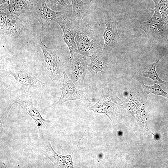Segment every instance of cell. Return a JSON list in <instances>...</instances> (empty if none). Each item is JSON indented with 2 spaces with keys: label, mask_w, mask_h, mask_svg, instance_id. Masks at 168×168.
<instances>
[{
  "label": "cell",
  "mask_w": 168,
  "mask_h": 168,
  "mask_svg": "<svg viewBox=\"0 0 168 168\" xmlns=\"http://www.w3.org/2000/svg\"><path fill=\"white\" fill-rule=\"evenodd\" d=\"M155 4L154 9L161 14L162 20L166 24L168 22V0H152Z\"/></svg>",
  "instance_id": "ffe728a7"
},
{
  "label": "cell",
  "mask_w": 168,
  "mask_h": 168,
  "mask_svg": "<svg viewBox=\"0 0 168 168\" xmlns=\"http://www.w3.org/2000/svg\"><path fill=\"white\" fill-rule=\"evenodd\" d=\"M7 13L5 12L3 10L0 12V34L4 35L5 28L7 20Z\"/></svg>",
  "instance_id": "44dd1931"
},
{
  "label": "cell",
  "mask_w": 168,
  "mask_h": 168,
  "mask_svg": "<svg viewBox=\"0 0 168 168\" xmlns=\"http://www.w3.org/2000/svg\"><path fill=\"white\" fill-rule=\"evenodd\" d=\"M73 22L78 52L88 57L102 52L100 35L95 29L98 24H88L82 21Z\"/></svg>",
  "instance_id": "6da1fadb"
},
{
  "label": "cell",
  "mask_w": 168,
  "mask_h": 168,
  "mask_svg": "<svg viewBox=\"0 0 168 168\" xmlns=\"http://www.w3.org/2000/svg\"><path fill=\"white\" fill-rule=\"evenodd\" d=\"M72 8V13L70 20L76 22L82 21L89 12L88 3L82 0H70Z\"/></svg>",
  "instance_id": "5bb4252c"
},
{
  "label": "cell",
  "mask_w": 168,
  "mask_h": 168,
  "mask_svg": "<svg viewBox=\"0 0 168 168\" xmlns=\"http://www.w3.org/2000/svg\"><path fill=\"white\" fill-rule=\"evenodd\" d=\"M154 12L152 17L146 21H139V27L146 34L150 42L154 43L167 39L166 25L162 21L161 14L157 10Z\"/></svg>",
  "instance_id": "5b68a950"
},
{
  "label": "cell",
  "mask_w": 168,
  "mask_h": 168,
  "mask_svg": "<svg viewBox=\"0 0 168 168\" xmlns=\"http://www.w3.org/2000/svg\"><path fill=\"white\" fill-rule=\"evenodd\" d=\"M105 21L101 25L104 24L106 28L102 35L104 40L102 52L105 54L110 53L114 48L119 45L122 43L117 29V19L108 12L105 11L104 14Z\"/></svg>",
  "instance_id": "8992f818"
},
{
  "label": "cell",
  "mask_w": 168,
  "mask_h": 168,
  "mask_svg": "<svg viewBox=\"0 0 168 168\" xmlns=\"http://www.w3.org/2000/svg\"><path fill=\"white\" fill-rule=\"evenodd\" d=\"M63 75L62 87L61 88L62 91L61 96L57 104L61 105L68 101L81 100H86L85 96L83 91L76 85L68 78L65 71L63 69Z\"/></svg>",
  "instance_id": "30bf717a"
},
{
  "label": "cell",
  "mask_w": 168,
  "mask_h": 168,
  "mask_svg": "<svg viewBox=\"0 0 168 168\" xmlns=\"http://www.w3.org/2000/svg\"><path fill=\"white\" fill-rule=\"evenodd\" d=\"M123 106V102L113 91L104 90L98 102L89 109L95 113L106 114L114 123L117 111Z\"/></svg>",
  "instance_id": "3957f363"
},
{
  "label": "cell",
  "mask_w": 168,
  "mask_h": 168,
  "mask_svg": "<svg viewBox=\"0 0 168 168\" xmlns=\"http://www.w3.org/2000/svg\"><path fill=\"white\" fill-rule=\"evenodd\" d=\"M29 1L32 4H33L36 3L38 0H29Z\"/></svg>",
  "instance_id": "603a6c76"
},
{
  "label": "cell",
  "mask_w": 168,
  "mask_h": 168,
  "mask_svg": "<svg viewBox=\"0 0 168 168\" xmlns=\"http://www.w3.org/2000/svg\"><path fill=\"white\" fill-rule=\"evenodd\" d=\"M137 80L141 84L144 92L147 94L152 93L156 96H161L168 98V93L165 92L157 84L154 82L153 85L148 86L145 85L143 81L140 79L137 78Z\"/></svg>",
  "instance_id": "d6986e66"
},
{
  "label": "cell",
  "mask_w": 168,
  "mask_h": 168,
  "mask_svg": "<svg viewBox=\"0 0 168 168\" xmlns=\"http://www.w3.org/2000/svg\"><path fill=\"white\" fill-rule=\"evenodd\" d=\"M37 147L39 152L47 157L57 167L74 168L72 155L62 156L56 152L48 139L44 138L40 139Z\"/></svg>",
  "instance_id": "ba28073f"
},
{
  "label": "cell",
  "mask_w": 168,
  "mask_h": 168,
  "mask_svg": "<svg viewBox=\"0 0 168 168\" xmlns=\"http://www.w3.org/2000/svg\"><path fill=\"white\" fill-rule=\"evenodd\" d=\"M10 74L28 90H40L45 88V83L38 79L31 72L26 70L11 71Z\"/></svg>",
  "instance_id": "8fae6325"
},
{
  "label": "cell",
  "mask_w": 168,
  "mask_h": 168,
  "mask_svg": "<svg viewBox=\"0 0 168 168\" xmlns=\"http://www.w3.org/2000/svg\"><path fill=\"white\" fill-rule=\"evenodd\" d=\"M77 52L70 61L72 67L71 78L76 85L79 86L83 84L84 77L88 69L86 56Z\"/></svg>",
  "instance_id": "7c38bea8"
},
{
  "label": "cell",
  "mask_w": 168,
  "mask_h": 168,
  "mask_svg": "<svg viewBox=\"0 0 168 168\" xmlns=\"http://www.w3.org/2000/svg\"><path fill=\"white\" fill-rule=\"evenodd\" d=\"M60 26L63 32L62 39L69 49L70 61L75 53L78 52L75 41L76 29L73 22L70 20L66 14H62L54 21Z\"/></svg>",
  "instance_id": "9c48e42d"
},
{
  "label": "cell",
  "mask_w": 168,
  "mask_h": 168,
  "mask_svg": "<svg viewBox=\"0 0 168 168\" xmlns=\"http://www.w3.org/2000/svg\"><path fill=\"white\" fill-rule=\"evenodd\" d=\"M24 27L23 22L19 16L9 12L7 13L4 35L16 37L20 34Z\"/></svg>",
  "instance_id": "4fadbf2b"
},
{
  "label": "cell",
  "mask_w": 168,
  "mask_h": 168,
  "mask_svg": "<svg viewBox=\"0 0 168 168\" xmlns=\"http://www.w3.org/2000/svg\"><path fill=\"white\" fill-rule=\"evenodd\" d=\"M64 13L62 11H56L50 8L45 0H38L26 14L36 19L44 30L49 29L52 22Z\"/></svg>",
  "instance_id": "52a82bcc"
},
{
  "label": "cell",
  "mask_w": 168,
  "mask_h": 168,
  "mask_svg": "<svg viewBox=\"0 0 168 168\" xmlns=\"http://www.w3.org/2000/svg\"><path fill=\"white\" fill-rule=\"evenodd\" d=\"M11 0H0V11L4 10L5 9L8 10Z\"/></svg>",
  "instance_id": "7402d4cb"
},
{
  "label": "cell",
  "mask_w": 168,
  "mask_h": 168,
  "mask_svg": "<svg viewBox=\"0 0 168 168\" xmlns=\"http://www.w3.org/2000/svg\"><path fill=\"white\" fill-rule=\"evenodd\" d=\"M14 104L17 103L24 113L34 120L38 130L40 139L44 138V131L45 127L52 121L46 119L42 117L39 110L34 106L29 93L25 92L18 95L14 100Z\"/></svg>",
  "instance_id": "277c9868"
},
{
  "label": "cell",
  "mask_w": 168,
  "mask_h": 168,
  "mask_svg": "<svg viewBox=\"0 0 168 168\" xmlns=\"http://www.w3.org/2000/svg\"><path fill=\"white\" fill-rule=\"evenodd\" d=\"M161 58V57L159 56L157 57L154 62L150 64L147 69L142 72V75L144 77L152 79L156 84H163L167 85V82L161 79L156 71V65Z\"/></svg>",
  "instance_id": "2e32d148"
},
{
  "label": "cell",
  "mask_w": 168,
  "mask_h": 168,
  "mask_svg": "<svg viewBox=\"0 0 168 168\" xmlns=\"http://www.w3.org/2000/svg\"><path fill=\"white\" fill-rule=\"evenodd\" d=\"M40 46L43 53L44 62L43 63L45 72L51 81L57 83L63 80L60 68L61 61L58 51L54 48L47 46L40 37Z\"/></svg>",
  "instance_id": "7a4b0ae2"
},
{
  "label": "cell",
  "mask_w": 168,
  "mask_h": 168,
  "mask_svg": "<svg viewBox=\"0 0 168 168\" xmlns=\"http://www.w3.org/2000/svg\"><path fill=\"white\" fill-rule=\"evenodd\" d=\"M98 54H92L88 57L90 60V62L88 65V69L94 74L102 73L105 68L106 64L99 58L97 56Z\"/></svg>",
  "instance_id": "e0dca14e"
},
{
  "label": "cell",
  "mask_w": 168,
  "mask_h": 168,
  "mask_svg": "<svg viewBox=\"0 0 168 168\" xmlns=\"http://www.w3.org/2000/svg\"><path fill=\"white\" fill-rule=\"evenodd\" d=\"M32 6L29 0H11L8 10L10 13L19 16L26 13Z\"/></svg>",
  "instance_id": "9a60e30c"
},
{
  "label": "cell",
  "mask_w": 168,
  "mask_h": 168,
  "mask_svg": "<svg viewBox=\"0 0 168 168\" xmlns=\"http://www.w3.org/2000/svg\"><path fill=\"white\" fill-rule=\"evenodd\" d=\"M48 6L51 9H57L58 6H61L62 11L68 16L72 13V6L70 0H45ZM55 11V10H54Z\"/></svg>",
  "instance_id": "ac0fdd59"
}]
</instances>
